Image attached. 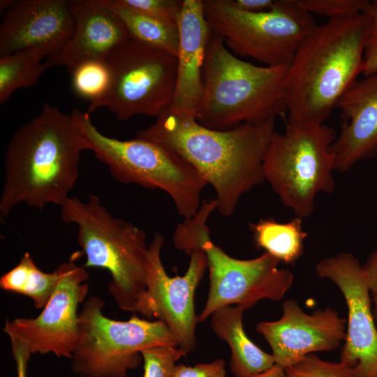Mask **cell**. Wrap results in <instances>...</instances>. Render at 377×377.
Wrapping results in <instances>:
<instances>
[{
    "mask_svg": "<svg viewBox=\"0 0 377 377\" xmlns=\"http://www.w3.org/2000/svg\"><path fill=\"white\" fill-rule=\"evenodd\" d=\"M305 11L325 16L329 20L340 19L363 13L367 0H296Z\"/></svg>",
    "mask_w": 377,
    "mask_h": 377,
    "instance_id": "cell-28",
    "label": "cell"
},
{
    "mask_svg": "<svg viewBox=\"0 0 377 377\" xmlns=\"http://www.w3.org/2000/svg\"><path fill=\"white\" fill-rule=\"evenodd\" d=\"M61 219L78 228L77 242L86 256L84 267L108 270L109 293L122 310L138 313L147 293L148 247L145 232L112 216L99 198L68 197L60 206Z\"/></svg>",
    "mask_w": 377,
    "mask_h": 377,
    "instance_id": "cell-5",
    "label": "cell"
},
{
    "mask_svg": "<svg viewBox=\"0 0 377 377\" xmlns=\"http://www.w3.org/2000/svg\"><path fill=\"white\" fill-rule=\"evenodd\" d=\"M363 14L366 15L370 23L369 38L377 37V0L369 1Z\"/></svg>",
    "mask_w": 377,
    "mask_h": 377,
    "instance_id": "cell-35",
    "label": "cell"
},
{
    "mask_svg": "<svg viewBox=\"0 0 377 377\" xmlns=\"http://www.w3.org/2000/svg\"><path fill=\"white\" fill-rule=\"evenodd\" d=\"M71 114L89 150L109 168L114 179L123 184L166 192L185 219L198 212L201 193L207 183L183 157L143 138L121 140L105 135L93 124L88 112L74 109Z\"/></svg>",
    "mask_w": 377,
    "mask_h": 377,
    "instance_id": "cell-7",
    "label": "cell"
},
{
    "mask_svg": "<svg viewBox=\"0 0 377 377\" xmlns=\"http://www.w3.org/2000/svg\"><path fill=\"white\" fill-rule=\"evenodd\" d=\"M282 308L280 319L256 326L269 343L275 364L282 369L312 353L334 350L344 341L346 320L332 308L308 314L291 299L286 300Z\"/></svg>",
    "mask_w": 377,
    "mask_h": 377,
    "instance_id": "cell-15",
    "label": "cell"
},
{
    "mask_svg": "<svg viewBox=\"0 0 377 377\" xmlns=\"http://www.w3.org/2000/svg\"><path fill=\"white\" fill-rule=\"evenodd\" d=\"M46 58L38 49L0 57V103L8 101L16 90L36 84L49 68Z\"/></svg>",
    "mask_w": 377,
    "mask_h": 377,
    "instance_id": "cell-24",
    "label": "cell"
},
{
    "mask_svg": "<svg viewBox=\"0 0 377 377\" xmlns=\"http://www.w3.org/2000/svg\"><path fill=\"white\" fill-rule=\"evenodd\" d=\"M10 343L16 364L17 377H27V365L31 353L27 347L16 341L11 340Z\"/></svg>",
    "mask_w": 377,
    "mask_h": 377,
    "instance_id": "cell-33",
    "label": "cell"
},
{
    "mask_svg": "<svg viewBox=\"0 0 377 377\" xmlns=\"http://www.w3.org/2000/svg\"><path fill=\"white\" fill-rule=\"evenodd\" d=\"M89 150L71 114L45 103L12 137L6 152L1 220L18 205L59 206L78 177L81 154Z\"/></svg>",
    "mask_w": 377,
    "mask_h": 377,
    "instance_id": "cell-2",
    "label": "cell"
},
{
    "mask_svg": "<svg viewBox=\"0 0 377 377\" xmlns=\"http://www.w3.org/2000/svg\"><path fill=\"white\" fill-rule=\"evenodd\" d=\"M74 17L73 35L64 49L45 59L48 67L65 66L71 73L80 64L105 60L129 38L112 0H70Z\"/></svg>",
    "mask_w": 377,
    "mask_h": 377,
    "instance_id": "cell-17",
    "label": "cell"
},
{
    "mask_svg": "<svg viewBox=\"0 0 377 377\" xmlns=\"http://www.w3.org/2000/svg\"><path fill=\"white\" fill-rule=\"evenodd\" d=\"M177 25V79L170 110L196 118L204 93L203 66L212 33L203 1L184 0Z\"/></svg>",
    "mask_w": 377,
    "mask_h": 377,
    "instance_id": "cell-19",
    "label": "cell"
},
{
    "mask_svg": "<svg viewBox=\"0 0 377 377\" xmlns=\"http://www.w3.org/2000/svg\"><path fill=\"white\" fill-rule=\"evenodd\" d=\"M71 74L75 93L89 102L88 113L98 109L111 83V72L106 60L84 62L76 66Z\"/></svg>",
    "mask_w": 377,
    "mask_h": 377,
    "instance_id": "cell-25",
    "label": "cell"
},
{
    "mask_svg": "<svg viewBox=\"0 0 377 377\" xmlns=\"http://www.w3.org/2000/svg\"><path fill=\"white\" fill-rule=\"evenodd\" d=\"M334 130L325 124L286 121L272 134L263 161L265 181L282 204L301 219L311 216L318 193L335 188Z\"/></svg>",
    "mask_w": 377,
    "mask_h": 377,
    "instance_id": "cell-8",
    "label": "cell"
},
{
    "mask_svg": "<svg viewBox=\"0 0 377 377\" xmlns=\"http://www.w3.org/2000/svg\"><path fill=\"white\" fill-rule=\"evenodd\" d=\"M369 31L363 13L316 24L288 66L287 121L324 124L362 72Z\"/></svg>",
    "mask_w": 377,
    "mask_h": 377,
    "instance_id": "cell-3",
    "label": "cell"
},
{
    "mask_svg": "<svg viewBox=\"0 0 377 377\" xmlns=\"http://www.w3.org/2000/svg\"><path fill=\"white\" fill-rule=\"evenodd\" d=\"M256 377H284V370L281 367L275 364L268 371L262 373Z\"/></svg>",
    "mask_w": 377,
    "mask_h": 377,
    "instance_id": "cell-36",
    "label": "cell"
},
{
    "mask_svg": "<svg viewBox=\"0 0 377 377\" xmlns=\"http://www.w3.org/2000/svg\"><path fill=\"white\" fill-rule=\"evenodd\" d=\"M112 6L124 24L130 39L177 55L179 29L177 24L161 21L138 13L112 0Z\"/></svg>",
    "mask_w": 377,
    "mask_h": 377,
    "instance_id": "cell-23",
    "label": "cell"
},
{
    "mask_svg": "<svg viewBox=\"0 0 377 377\" xmlns=\"http://www.w3.org/2000/svg\"><path fill=\"white\" fill-rule=\"evenodd\" d=\"M217 208L216 199L204 202L193 217L177 226L173 236L179 250L189 256L201 249L207 258L209 288L198 323L225 306L236 304L245 310L261 300L279 301L293 283L291 272L279 268L281 262L266 252L253 259L241 260L215 245L206 221Z\"/></svg>",
    "mask_w": 377,
    "mask_h": 377,
    "instance_id": "cell-6",
    "label": "cell"
},
{
    "mask_svg": "<svg viewBox=\"0 0 377 377\" xmlns=\"http://www.w3.org/2000/svg\"><path fill=\"white\" fill-rule=\"evenodd\" d=\"M244 309L228 305L211 316L210 326L215 334L229 345L230 368L235 377H256L275 365L272 354L261 350L246 335L242 324Z\"/></svg>",
    "mask_w": 377,
    "mask_h": 377,
    "instance_id": "cell-20",
    "label": "cell"
},
{
    "mask_svg": "<svg viewBox=\"0 0 377 377\" xmlns=\"http://www.w3.org/2000/svg\"><path fill=\"white\" fill-rule=\"evenodd\" d=\"M341 131L331 146L335 170L344 172L377 156V73L356 80L338 101Z\"/></svg>",
    "mask_w": 377,
    "mask_h": 377,
    "instance_id": "cell-18",
    "label": "cell"
},
{
    "mask_svg": "<svg viewBox=\"0 0 377 377\" xmlns=\"http://www.w3.org/2000/svg\"><path fill=\"white\" fill-rule=\"evenodd\" d=\"M57 268L58 283L41 313L35 318L6 320L3 332L31 354L53 353L71 359L80 334L78 306L89 291V274L72 258Z\"/></svg>",
    "mask_w": 377,
    "mask_h": 377,
    "instance_id": "cell-12",
    "label": "cell"
},
{
    "mask_svg": "<svg viewBox=\"0 0 377 377\" xmlns=\"http://www.w3.org/2000/svg\"><path fill=\"white\" fill-rule=\"evenodd\" d=\"M104 301L91 296L79 312L80 334L73 351L72 369L81 377H126L143 361L141 352L151 347L172 345L177 339L160 320L133 314L128 320L104 315Z\"/></svg>",
    "mask_w": 377,
    "mask_h": 377,
    "instance_id": "cell-9",
    "label": "cell"
},
{
    "mask_svg": "<svg viewBox=\"0 0 377 377\" xmlns=\"http://www.w3.org/2000/svg\"><path fill=\"white\" fill-rule=\"evenodd\" d=\"M57 268L53 272L42 271L29 252L24 253L17 265L1 275L2 290L31 298L36 309H43L53 294L59 279Z\"/></svg>",
    "mask_w": 377,
    "mask_h": 377,
    "instance_id": "cell-22",
    "label": "cell"
},
{
    "mask_svg": "<svg viewBox=\"0 0 377 377\" xmlns=\"http://www.w3.org/2000/svg\"><path fill=\"white\" fill-rule=\"evenodd\" d=\"M284 370V377H355L353 369L309 354Z\"/></svg>",
    "mask_w": 377,
    "mask_h": 377,
    "instance_id": "cell-26",
    "label": "cell"
},
{
    "mask_svg": "<svg viewBox=\"0 0 377 377\" xmlns=\"http://www.w3.org/2000/svg\"><path fill=\"white\" fill-rule=\"evenodd\" d=\"M13 1V0H3V1H0L1 13L2 12V10L4 13L9 8V6L11 5Z\"/></svg>",
    "mask_w": 377,
    "mask_h": 377,
    "instance_id": "cell-37",
    "label": "cell"
},
{
    "mask_svg": "<svg viewBox=\"0 0 377 377\" xmlns=\"http://www.w3.org/2000/svg\"><path fill=\"white\" fill-rule=\"evenodd\" d=\"M377 73V37L369 38L365 45L362 72L364 77Z\"/></svg>",
    "mask_w": 377,
    "mask_h": 377,
    "instance_id": "cell-32",
    "label": "cell"
},
{
    "mask_svg": "<svg viewBox=\"0 0 377 377\" xmlns=\"http://www.w3.org/2000/svg\"><path fill=\"white\" fill-rule=\"evenodd\" d=\"M74 27L67 0L13 1L0 24V57L38 49L52 57L67 45Z\"/></svg>",
    "mask_w": 377,
    "mask_h": 377,
    "instance_id": "cell-16",
    "label": "cell"
},
{
    "mask_svg": "<svg viewBox=\"0 0 377 377\" xmlns=\"http://www.w3.org/2000/svg\"><path fill=\"white\" fill-rule=\"evenodd\" d=\"M316 274L332 281L344 297L348 322L339 362L353 369L355 377H377V330L367 282L357 258L340 253L320 260Z\"/></svg>",
    "mask_w": 377,
    "mask_h": 377,
    "instance_id": "cell-14",
    "label": "cell"
},
{
    "mask_svg": "<svg viewBox=\"0 0 377 377\" xmlns=\"http://www.w3.org/2000/svg\"><path fill=\"white\" fill-rule=\"evenodd\" d=\"M288 66H261L240 59L227 49L221 36L212 32L197 121L208 128L226 131L287 114Z\"/></svg>",
    "mask_w": 377,
    "mask_h": 377,
    "instance_id": "cell-4",
    "label": "cell"
},
{
    "mask_svg": "<svg viewBox=\"0 0 377 377\" xmlns=\"http://www.w3.org/2000/svg\"><path fill=\"white\" fill-rule=\"evenodd\" d=\"M203 3L212 31L221 36L230 50L267 66L289 65L316 26L312 15L296 0H276L271 10L258 13L239 10L231 0Z\"/></svg>",
    "mask_w": 377,
    "mask_h": 377,
    "instance_id": "cell-10",
    "label": "cell"
},
{
    "mask_svg": "<svg viewBox=\"0 0 377 377\" xmlns=\"http://www.w3.org/2000/svg\"><path fill=\"white\" fill-rule=\"evenodd\" d=\"M163 237L155 233L148 247L147 293L138 313L166 325L175 335L177 346L188 353L196 345L198 316L195 291L207 269L205 253L196 249L189 255L188 269L183 276H170L161 258Z\"/></svg>",
    "mask_w": 377,
    "mask_h": 377,
    "instance_id": "cell-13",
    "label": "cell"
},
{
    "mask_svg": "<svg viewBox=\"0 0 377 377\" xmlns=\"http://www.w3.org/2000/svg\"><path fill=\"white\" fill-rule=\"evenodd\" d=\"M274 128L275 120H269L217 131L169 108L153 124L138 131L136 137L163 145L183 157L212 185L217 209L229 216L244 193L265 182L263 161Z\"/></svg>",
    "mask_w": 377,
    "mask_h": 377,
    "instance_id": "cell-1",
    "label": "cell"
},
{
    "mask_svg": "<svg viewBox=\"0 0 377 377\" xmlns=\"http://www.w3.org/2000/svg\"><path fill=\"white\" fill-rule=\"evenodd\" d=\"M171 377H226L225 362L218 359L208 363H198L193 367L178 364Z\"/></svg>",
    "mask_w": 377,
    "mask_h": 377,
    "instance_id": "cell-30",
    "label": "cell"
},
{
    "mask_svg": "<svg viewBox=\"0 0 377 377\" xmlns=\"http://www.w3.org/2000/svg\"><path fill=\"white\" fill-rule=\"evenodd\" d=\"M144 377H171L177 362L187 353L178 346L164 345L141 352Z\"/></svg>",
    "mask_w": 377,
    "mask_h": 377,
    "instance_id": "cell-27",
    "label": "cell"
},
{
    "mask_svg": "<svg viewBox=\"0 0 377 377\" xmlns=\"http://www.w3.org/2000/svg\"><path fill=\"white\" fill-rule=\"evenodd\" d=\"M256 246L280 262L295 263L303 253L307 232L303 230L302 219L295 216L285 223L275 219H260L250 223Z\"/></svg>",
    "mask_w": 377,
    "mask_h": 377,
    "instance_id": "cell-21",
    "label": "cell"
},
{
    "mask_svg": "<svg viewBox=\"0 0 377 377\" xmlns=\"http://www.w3.org/2000/svg\"><path fill=\"white\" fill-rule=\"evenodd\" d=\"M276 0H231L232 3L238 9L252 13H263L271 10Z\"/></svg>",
    "mask_w": 377,
    "mask_h": 377,
    "instance_id": "cell-34",
    "label": "cell"
},
{
    "mask_svg": "<svg viewBox=\"0 0 377 377\" xmlns=\"http://www.w3.org/2000/svg\"><path fill=\"white\" fill-rule=\"evenodd\" d=\"M184 0H118L122 5L154 19L177 24Z\"/></svg>",
    "mask_w": 377,
    "mask_h": 377,
    "instance_id": "cell-29",
    "label": "cell"
},
{
    "mask_svg": "<svg viewBox=\"0 0 377 377\" xmlns=\"http://www.w3.org/2000/svg\"><path fill=\"white\" fill-rule=\"evenodd\" d=\"M362 267L374 304L373 313L377 320V248L369 255Z\"/></svg>",
    "mask_w": 377,
    "mask_h": 377,
    "instance_id": "cell-31",
    "label": "cell"
},
{
    "mask_svg": "<svg viewBox=\"0 0 377 377\" xmlns=\"http://www.w3.org/2000/svg\"><path fill=\"white\" fill-rule=\"evenodd\" d=\"M110 89L98 105L119 121L135 115L158 117L170 108L177 79V56L128 38L105 59Z\"/></svg>",
    "mask_w": 377,
    "mask_h": 377,
    "instance_id": "cell-11",
    "label": "cell"
}]
</instances>
